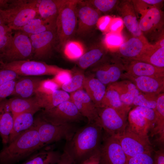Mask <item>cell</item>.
Listing matches in <instances>:
<instances>
[{
	"instance_id": "cell-7",
	"label": "cell",
	"mask_w": 164,
	"mask_h": 164,
	"mask_svg": "<svg viewBox=\"0 0 164 164\" xmlns=\"http://www.w3.org/2000/svg\"><path fill=\"white\" fill-rule=\"evenodd\" d=\"M39 115L47 121L56 125L79 122L83 120L84 117L70 100L61 103L52 109L43 110Z\"/></svg>"
},
{
	"instance_id": "cell-47",
	"label": "cell",
	"mask_w": 164,
	"mask_h": 164,
	"mask_svg": "<svg viewBox=\"0 0 164 164\" xmlns=\"http://www.w3.org/2000/svg\"><path fill=\"white\" fill-rule=\"evenodd\" d=\"M19 75L14 71L6 69H0V85L11 80H16Z\"/></svg>"
},
{
	"instance_id": "cell-12",
	"label": "cell",
	"mask_w": 164,
	"mask_h": 164,
	"mask_svg": "<svg viewBox=\"0 0 164 164\" xmlns=\"http://www.w3.org/2000/svg\"><path fill=\"white\" fill-rule=\"evenodd\" d=\"M125 70L123 61L116 56L111 60H104L93 69L95 77L105 86L117 82Z\"/></svg>"
},
{
	"instance_id": "cell-8",
	"label": "cell",
	"mask_w": 164,
	"mask_h": 164,
	"mask_svg": "<svg viewBox=\"0 0 164 164\" xmlns=\"http://www.w3.org/2000/svg\"><path fill=\"white\" fill-rule=\"evenodd\" d=\"M1 69L11 70L19 76L55 75L63 69L57 66L33 60L15 61L2 64Z\"/></svg>"
},
{
	"instance_id": "cell-14",
	"label": "cell",
	"mask_w": 164,
	"mask_h": 164,
	"mask_svg": "<svg viewBox=\"0 0 164 164\" xmlns=\"http://www.w3.org/2000/svg\"><path fill=\"white\" fill-rule=\"evenodd\" d=\"M99 164H126L128 159L119 141L115 136L105 137L100 149Z\"/></svg>"
},
{
	"instance_id": "cell-39",
	"label": "cell",
	"mask_w": 164,
	"mask_h": 164,
	"mask_svg": "<svg viewBox=\"0 0 164 164\" xmlns=\"http://www.w3.org/2000/svg\"><path fill=\"white\" fill-rule=\"evenodd\" d=\"M88 5L98 11L107 13L116 9L120 1L117 0H84Z\"/></svg>"
},
{
	"instance_id": "cell-21",
	"label": "cell",
	"mask_w": 164,
	"mask_h": 164,
	"mask_svg": "<svg viewBox=\"0 0 164 164\" xmlns=\"http://www.w3.org/2000/svg\"><path fill=\"white\" fill-rule=\"evenodd\" d=\"M66 1L36 0V8L39 16L48 22L56 23L60 10Z\"/></svg>"
},
{
	"instance_id": "cell-6",
	"label": "cell",
	"mask_w": 164,
	"mask_h": 164,
	"mask_svg": "<svg viewBox=\"0 0 164 164\" xmlns=\"http://www.w3.org/2000/svg\"><path fill=\"white\" fill-rule=\"evenodd\" d=\"M12 39L1 57L4 63L33 59V50L29 36L15 31Z\"/></svg>"
},
{
	"instance_id": "cell-11",
	"label": "cell",
	"mask_w": 164,
	"mask_h": 164,
	"mask_svg": "<svg viewBox=\"0 0 164 164\" xmlns=\"http://www.w3.org/2000/svg\"><path fill=\"white\" fill-rule=\"evenodd\" d=\"M102 129L109 135L117 136L126 128L127 113L110 107L97 108Z\"/></svg>"
},
{
	"instance_id": "cell-43",
	"label": "cell",
	"mask_w": 164,
	"mask_h": 164,
	"mask_svg": "<svg viewBox=\"0 0 164 164\" xmlns=\"http://www.w3.org/2000/svg\"><path fill=\"white\" fill-rule=\"evenodd\" d=\"M60 88L52 79L42 80L36 93L49 94L58 90Z\"/></svg>"
},
{
	"instance_id": "cell-20",
	"label": "cell",
	"mask_w": 164,
	"mask_h": 164,
	"mask_svg": "<svg viewBox=\"0 0 164 164\" xmlns=\"http://www.w3.org/2000/svg\"><path fill=\"white\" fill-rule=\"evenodd\" d=\"M164 68V39L161 38L154 44L150 43L135 60Z\"/></svg>"
},
{
	"instance_id": "cell-33",
	"label": "cell",
	"mask_w": 164,
	"mask_h": 164,
	"mask_svg": "<svg viewBox=\"0 0 164 164\" xmlns=\"http://www.w3.org/2000/svg\"><path fill=\"white\" fill-rule=\"evenodd\" d=\"M104 107L112 108L127 114L130 108L123 104L119 93L111 84L106 88L101 108Z\"/></svg>"
},
{
	"instance_id": "cell-40",
	"label": "cell",
	"mask_w": 164,
	"mask_h": 164,
	"mask_svg": "<svg viewBox=\"0 0 164 164\" xmlns=\"http://www.w3.org/2000/svg\"><path fill=\"white\" fill-rule=\"evenodd\" d=\"M158 95L141 92L134 99L132 104L136 106L145 107L155 110Z\"/></svg>"
},
{
	"instance_id": "cell-17",
	"label": "cell",
	"mask_w": 164,
	"mask_h": 164,
	"mask_svg": "<svg viewBox=\"0 0 164 164\" xmlns=\"http://www.w3.org/2000/svg\"><path fill=\"white\" fill-rule=\"evenodd\" d=\"M126 72L122 77L128 78L141 76L164 77V68L137 60L123 62Z\"/></svg>"
},
{
	"instance_id": "cell-38",
	"label": "cell",
	"mask_w": 164,
	"mask_h": 164,
	"mask_svg": "<svg viewBox=\"0 0 164 164\" xmlns=\"http://www.w3.org/2000/svg\"><path fill=\"white\" fill-rule=\"evenodd\" d=\"M64 53L69 59L72 60L79 59L84 53V49L80 43L75 41L67 42L63 47Z\"/></svg>"
},
{
	"instance_id": "cell-32",
	"label": "cell",
	"mask_w": 164,
	"mask_h": 164,
	"mask_svg": "<svg viewBox=\"0 0 164 164\" xmlns=\"http://www.w3.org/2000/svg\"><path fill=\"white\" fill-rule=\"evenodd\" d=\"M128 126L130 129L140 135L148 137L150 129L147 120L134 108L128 114Z\"/></svg>"
},
{
	"instance_id": "cell-18",
	"label": "cell",
	"mask_w": 164,
	"mask_h": 164,
	"mask_svg": "<svg viewBox=\"0 0 164 164\" xmlns=\"http://www.w3.org/2000/svg\"><path fill=\"white\" fill-rule=\"evenodd\" d=\"M70 100L74 104L81 114L87 119V123L100 121L97 108L83 89L70 93Z\"/></svg>"
},
{
	"instance_id": "cell-34",
	"label": "cell",
	"mask_w": 164,
	"mask_h": 164,
	"mask_svg": "<svg viewBox=\"0 0 164 164\" xmlns=\"http://www.w3.org/2000/svg\"><path fill=\"white\" fill-rule=\"evenodd\" d=\"M55 28H56V23L48 22L39 17L32 19L17 30H20L29 36Z\"/></svg>"
},
{
	"instance_id": "cell-30",
	"label": "cell",
	"mask_w": 164,
	"mask_h": 164,
	"mask_svg": "<svg viewBox=\"0 0 164 164\" xmlns=\"http://www.w3.org/2000/svg\"><path fill=\"white\" fill-rule=\"evenodd\" d=\"M111 84L119 93L123 104L129 108L141 92L135 85L130 80L117 82Z\"/></svg>"
},
{
	"instance_id": "cell-31",
	"label": "cell",
	"mask_w": 164,
	"mask_h": 164,
	"mask_svg": "<svg viewBox=\"0 0 164 164\" xmlns=\"http://www.w3.org/2000/svg\"><path fill=\"white\" fill-rule=\"evenodd\" d=\"M35 113L32 112L22 113L14 118L13 125L9 136L8 144L33 126L34 115Z\"/></svg>"
},
{
	"instance_id": "cell-57",
	"label": "cell",
	"mask_w": 164,
	"mask_h": 164,
	"mask_svg": "<svg viewBox=\"0 0 164 164\" xmlns=\"http://www.w3.org/2000/svg\"><path fill=\"white\" fill-rule=\"evenodd\" d=\"M4 24L2 17L0 14V25Z\"/></svg>"
},
{
	"instance_id": "cell-13",
	"label": "cell",
	"mask_w": 164,
	"mask_h": 164,
	"mask_svg": "<svg viewBox=\"0 0 164 164\" xmlns=\"http://www.w3.org/2000/svg\"><path fill=\"white\" fill-rule=\"evenodd\" d=\"M28 36L33 48V58L43 60L51 56L53 48L57 41L56 28Z\"/></svg>"
},
{
	"instance_id": "cell-41",
	"label": "cell",
	"mask_w": 164,
	"mask_h": 164,
	"mask_svg": "<svg viewBox=\"0 0 164 164\" xmlns=\"http://www.w3.org/2000/svg\"><path fill=\"white\" fill-rule=\"evenodd\" d=\"M12 31L5 24L0 25V56L1 57L9 45L12 39L13 36Z\"/></svg>"
},
{
	"instance_id": "cell-46",
	"label": "cell",
	"mask_w": 164,
	"mask_h": 164,
	"mask_svg": "<svg viewBox=\"0 0 164 164\" xmlns=\"http://www.w3.org/2000/svg\"><path fill=\"white\" fill-rule=\"evenodd\" d=\"M72 76V71L71 70L63 69L54 75L52 79L60 87L67 82Z\"/></svg>"
},
{
	"instance_id": "cell-56",
	"label": "cell",
	"mask_w": 164,
	"mask_h": 164,
	"mask_svg": "<svg viewBox=\"0 0 164 164\" xmlns=\"http://www.w3.org/2000/svg\"><path fill=\"white\" fill-rule=\"evenodd\" d=\"M4 63L1 56H0V69L1 68L2 64Z\"/></svg>"
},
{
	"instance_id": "cell-44",
	"label": "cell",
	"mask_w": 164,
	"mask_h": 164,
	"mask_svg": "<svg viewBox=\"0 0 164 164\" xmlns=\"http://www.w3.org/2000/svg\"><path fill=\"white\" fill-rule=\"evenodd\" d=\"M126 164H154L151 152L142 153L128 159Z\"/></svg>"
},
{
	"instance_id": "cell-29",
	"label": "cell",
	"mask_w": 164,
	"mask_h": 164,
	"mask_svg": "<svg viewBox=\"0 0 164 164\" xmlns=\"http://www.w3.org/2000/svg\"><path fill=\"white\" fill-rule=\"evenodd\" d=\"M14 118L5 100L0 102V136L4 145L8 143L14 123Z\"/></svg>"
},
{
	"instance_id": "cell-15",
	"label": "cell",
	"mask_w": 164,
	"mask_h": 164,
	"mask_svg": "<svg viewBox=\"0 0 164 164\" xmlns=\"http://www.w3.org/2000/svg\"><path fill=\"white\" fill-rule=\"evenodd\" d=\"M77 14L76 32L80 35H84L89 32L96 26L101 17L100 12L83 0H79L77 3Z\"/></svg>"
},
{
	"instance_id": "cell-27",
	"label": "cell",
	"mask_w": 164,
	"mask_h": 164,
	"mask_svg": "<svg viewBox=\"0 0 164 164\" xmlns=\"http://www.w3.org/2000/svg\"><path fill=\"white\" fill-rule=\"evenodd\" d=\"M40 108L48 110L70 99V94L62 90H57L49 94L36 93L35 95Z\"/></svg>"
},
{
	"instance_id": "cell-10",
	"label": "cell",
	"mask_w": 164,
	"mask_h": 164,
	"mask_svg": "<svg viewBox=\"0 0 164 164\" xmlns=\"http://www.w3.org/2000/svg\"><path fill=\"white\" fill-rule=\"evenodd\" d=\"M115 136L128 159L142 153H152L153 151L149 137H144L135 133L128 125L121 134Z\"/></svg>"
},
{
	"instance_id": "cell-37",
	"label": "cell",
	"mask_w": 164,
	"mask_h": 164,
	"mask_svg": "<svg viewBox=\"0 0 164 164\" xmlns=\"http://www.w3.org/2000/svg\"><path fill=\"white\" fill-rule=\"evenodd\" d=\"M124 41L121 32H110L106 33L103 43L108 50L113 52Z\"/></svg>"
},
{
	"instance_id": "cell-22",
	"label": "cell",
	"mask_w": 164,
	"mask_h": 164,
	"mask_svg": "<svg viewBox=\"0 0 164 164\" xmlns=\"http://www.w3.org/2000/svg\"><path fill=\"white\" fill-rule=\"evenodd\" d=\"M128 79L142 92L158 95L164 90V77L141 76Z\"/></svg>"
},
{
	"instance_id": "cell-28",
	"label": "cell",
	"mask_w": 164,
	"mask_h": 164,
	"mask_svg": "<svg viewBox=\"0 0 164 164\" xmlns=\"http://www.w3.org/2000/svg\"><path fill=\"white\" fill-rule=\"evenodd\" d=\"M61 154L59 151L54 150L52 146H45L21 164H56Z\"/></svg>"
},
{
	"instance_id": "cell-35",
	"label": "cell",
	"mask_w": 164,
	"mask_h": 164,
	"mask_svg": "<svg viewBox=\"0 0 164 164\" xmlns=\"http://www.w3.org/2000/svg\"><path fill=\"white\" fill-rule=\"evenodd\" d=\"M155 111L156 120L155 126L151 131V136H157L156 141L163 145L164 142V105L159 103L156 105Z\"/></svg>"
},
{
	"instance_id": "cell-55",
	"label": "cell",
	"mask_w": 164,
	"mask_h": 164,
	"mask_svg": "<svg viewBox=\"0 0 164 164\" xmlns=\"http://www.w3.org/2000/svg\"><path fill=\"white\" fill-rule=\"evenodd\" d=\"M11 0H0V9L7 8L9 5Z\"/></svg>"
},
{
	"instance_id": "cell-49",
	"label": "cell",
	"mask_w": 164,
	"mask_h": 164,
	"mask_svg": "<svg viewBox=\"0 0 164 164\" xmlns=\"http://www.w3.org/2000/svg\"><path fill=\"white\" fill-rule=\"evenodd\" d=\"M112 17L109 15L101 16L98 19L96 26L101 31L108 32L109 25Z\"/></svg>"
},
{
	"instance_id": "cell-2",
	"label": "cell",
	"mask_w": 164,
	"mask_h": 164,
	"mask_svg": "<svg viewBox=\"0 0 164 164\" xmlns=\"http://www.w3.org/2000/svg\"><path fill=\"white\" fill-rule=\"evenodd\" d=\"M43 147L33 125L0 152V164H16Z\"/></svg>"
},
{
	"instance_id": "cell-36",
	"label": "cell",
	"mask_w": 164,
	"mask_h": 164,
	"mask_svg": "<svg viewBox=\"0 0 164 164\" xmlns=\"http://www.w3.org/2000/svg\"><path fill=\"white\" fill-rule=\"evenodd\" d=\"M86 77L80 71L72 73L70 79L63 84L61 88L67 93H71L84 88Z\"/></svg>"
},
{
	"instance_id": "cell-45",
	"label": "cell",
	"mask_w": 164,
	"mask_h": 164,
	"mask_svg": "<svg viewBox=\"0 0 164 164\" xmlns=\"http://www.w3.org/2000/svg\"><path fill=\"white\" fill-rule=\"evenodd\" d=\"M16 81V80H14L0 85V102L11 95Z\"/></svg>"
},
{
	"instance_id": "cell-19",
	"label": "cell",
	"mask_w": 164,
	"mask_h": 164,
	"mask_svg": "<svg viewBox=\"0 0 164 164\" xmlns=\"http://www.w3.org/2000/svg\"><path fill=\"white\" fill-rule=\"evenodd\" d=\"M150 43L146 39L133 36L125 41L113 52L123 62L135 60Z\"/></svg>"
},
{
	"instance_id": "cell-25",
	"label": "cell",
	"mask_w": 164,
	"mask_h": 164,
	"mask_svg": "<svg viewBox=\"0 0 164 164\" xmlns=\"http://www.w3.org/2000/svg\"><path fill=\"white\" fill-rule=\"evenodd\" d=\"M84 88L96 107H102L106 88V86L95 77H86Z\"/></svg>"
},
{
	"instance_id": "cell-16",
	"label": "cell",
	"mask_w": 164,
	"mask_h": 164,
	"mask_svg": "<svg viewBox=\"0 0 164 164\" xmlns=\"http://www.w3.org/2000/svg\"><path fill=\"white\" fill-rule=\"evenodd\" d=\"M116 9L124 24L133 36L146 39L139 29L138 15L132 1H120Z\"/></svg>"
},
{
	"instance_id": "cell-5",
	"label": "cell",
	"mask_w": 164,
	"mask_h": 164,
	"mask_svg": "<svg viewBox=\"0 0 164 164\" xmlns=\"http://www.w3.org/2000/svg\"><path fill=\"white\" fill-rule=\"evenodd\" d=\"M33 125L44 147L51 143L64 140L70 141L76 131L72 124L56 125L43 119L39 115L34 118Z\"/></svg>"
},
{
	"instance_id": "cell-23",
	"label": "cell",
	"mask_w": 164,
	"mask_h": 164,
	"mask_svg": "<svg viewBox=\"0 0 164 164\" xmlns=\"http://www.w3.org/2000/svg\"><path fill=\"white\" fill-rule=\"evenodd\" d=\"M7 102L14 118L22 113H36L41 109L35 96L27 98L15 97L7 100Z\"/></svg>"
},
{
	"instance_id": "cell-42",
	"label": "cell",
	"mask_w": 164,
	"mask_h": 164,
	"mask_svg": "<svg viewBox=\"0 0 164 164\" xmlns=\"http://www.w3.org/2000/svg\"><path fill=\"white\" fill-rule=\"evenodd\" d=\"M135 110L142 115L148 121L151 131L155 126L156 114L155 110L149 108L136 106Z\"/></svg>"
},
{
	"instance_id": "cell-1",
	"label": "cell",
	"mask_w": 164,
	"mask_h": 164,
	"mask_svg": "<svg viewBox=\"0 0 164 164\" xmlns=\"http://www.w3.org/2000/svg\"><path fill=\"white\" fill-rule=\"evenodd\" d=\"M102 127L100 121L87 125L77 130L65 147L76 163L80 164L100 149Z\"/></svg>"
},
{
	"instance_id": "cell-53",
	"label": "cell",
	"mask_w": 164,
	"mask_h": 164,
	"mask_svg": "<svg viewBox=\"0 0 164 164\" xmlns=\"http://www.w3.org/2000/svg\"><path fill=\"white\" fill-rule=\"evenodd\" d=\"M154 164H164V152L162 149L155 151Z\"/></svg>"
},
{
	"instance_id": "cell-26",
	"label": "cell",
	"mask_w": 164,
	"mask_h": 164,
	"mask_svg": "<svg viewBox=\"0 0 164 164\" xmlns=\"http://www.w3.org/2000/svg\"><path fill=\"white\" fill-rule=\"evenodd\" d=\"M108 51L103 42L97 44L84 53L79 59L78 65L81 69H86L99 64L105 59Z\"/></svg>"
},
{
	"instance_id": "cell-4",
	"label": "cell",
	"mask_w": 164,
	"mask_h": 164,
	"mask_svg": "<svg viewBox=\"0 0 164 164\" xmlns=\"http://www.w3.org/2000/svg\"><path fill=\"white\" fill-rule=\"evenodd\" d=\"M79 0H66L61 7L56 25L57 41L63 48L76 31L77 6Z\"/></svg>"
},
{
	"instance_id": "cell-24",
	"label": "cell",
	"mask_w": 164,
	"mask_h": 164,
	"mask_svg": "<svg viewBox=\"0 0 164 164\" xmlns=\"http://www.w3.org/2000/svg\"><path fill=\"white\" fill-rule=\"evenodd\" d=\"M42 80L35 77H25L16 80L11 96L27 98L35 95Z\"/></svg>"
},
{
	"instance_id": "cell-54",
	"label": "cell",
	"mask_w": 164,
	"mask_h": 164,
	"mask_svg": "<svg viewBox=\"0 0 164 164\" xmlns=\"http://www.w3.org/2000/svg\"><path fill=\"white\" fill-rule=\"evenodd\" d=\"M143 2L147 5L160 9L161 6H162L163 2L164 0H142Z\"/></svg>"
},
{
	"instance_id": "cell-48",
	"label": "cell",
	"mask_w": 164,
	"mask_h": 164,
	"mask_svg": "<svg viewBox=\"0 0 164 164\" xmlns=\"http://www.w3.org/2000/svg\"><path fill=\"white\" fill-rule=\"evenodd\" d=\"M123 24V21L121 17L112 18L109 25L108 32H121Z\"/></svg>"
},
{
	"instance_id": "cell-9",
	"label": "cell",
	"mask_w": 164,
	"mask_h": 164,
	"mask_svg": "<svg viewBox=\"0 0 164 164\" xmlns=\"http://www.w3.org/2000/svg\"><path fill=\"white\" fill-rule=\"evenodd\" d=\"M163 12L160 9L152 7L139 22V27L147 41L155 43L164 37Z\"/></svg>"
},
{
	"instance_id": "cell-50",
	"label": "cell",
	"mask_w": 164,
	"mask_h": 164,
	"mask_svg": "<svg viewBox=\"0 0 164 164\" xmlns=\"http://www.w3.org/2000/svg\"><path fill=\"white\" fill-rule=\"evenodd\" d=\"M136 12L139 13L142 15L141 17L143 16L148 10L152 6L147 5L142 0H132Z\"/></svg>"
},
{
	"instance_id": "cell-3",
	"label": "cell",
	"mask_w": 164,
	"mask_h": 164,
	"mask_svg": "<svg viewBox=\"0 0 164 164\" xmlns=\"http://www.w3.org/2000/svg\"><path fill=\"white\" fill-rule=\"evenodd\" d=\"M36 2V0H11L7 8L0 9L4 24L12 30L16 31L32 19L39 17Z\"/></svg>"
},
{
	"instance_id": "cell-52",
	"label": "cell",
	"mask_w": 164,
	"mask_h": 164,
	"mask_svg": "<svg viewBox=\"0 0 164 164\" xmlns=\"http://www.w3.org/2000/svg\"><path fill=\"white\" fill-rule=\"evenodd\" d=\"M100 149L94 152L89 157L81 162L80 164H99Z\"/></svg>"
},
{
	"instance_id": "cell-51",
	"label": "cell",
	"mask_w": 164,
	"mask_h": 164,
	"mask_svg": "<svg viewBox=\"0 0 164 164\" xmlns=\"http://www.w3.org/2000/svg\"><path fill=\"white\" fill-rule=\"evenodd\" d=\"M56 164H77L67 149L65 147Z\"/></svg>"
}]
</instances>
